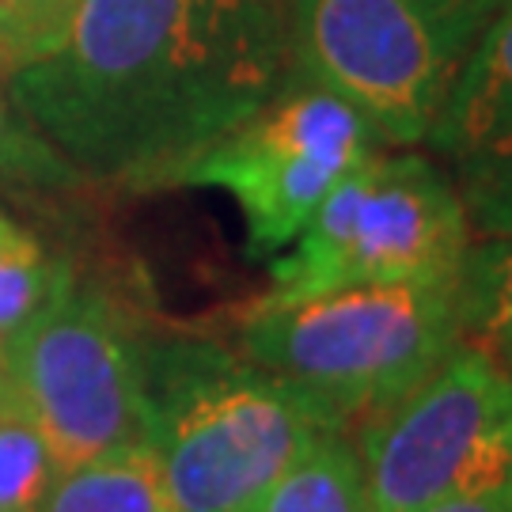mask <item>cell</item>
<instances>
[{
    "mask_svg": "<svg viewBox=\"0 0 512 512\" xmlns=\"http://www.w3.org/2000/svg\"><path fill=\"white\" fill-rule=\"evenodd\" d=\"M380 148L387 145L346 99L293 69L281 92L209 148L183 183L224 190L247 224L251 255L266 258L285 251L330 190Z\"/></svg>",
    "mask_w": 512,
    "mask_h": 512,
    "instance_id": "obj_8",
    "label": "cell"
},
{
    "mask_svg": "<svg viewBox=\"0 0 512 512\" xmlns=\"http://www.w3.org/2000/svg\"><path fill=\"white\" fill-rule=\"evenodd\" d=\"M0 247H4V251H27V247H38V243L19 228L16 220H8L0 213Z\"/></svg>",
    "mask_w": 512,
    "mask_h": 512,
    "instance_id": "obj_18",
    "label": "cell"
},
{
    "mask_svg": "<svg viewBox=\"0 0 512 512\" xmlns=\"http://www.w3.org/2000/svg\"><path fill=\"white\" fill-rule=\"evenodd\" d=\"M459 338V281H395L258 300L239 353L346 429L429 376Z\"/></svg>",
    "mask_w": 512,
    "mask_h": 512,
    "instance_id": "obj_2",
    "label": "cell"
},
{
    "mask_svg": "<svg viewBox=\"0 0 512 512\" xmlns=\"http://www.w3.org/2000/svg\"><path fill=\"white\" fill-rule=\"evenodd\" d=\"M38 512H175V505L160 459L141 440L61 471Z\"/></svg>",
    "mask_w": 512,
    "mask_h": 512,
    "instance_id": "obj_10",
    "label": "cell"
},
{
    "mask_svg": "<svg viewBox=\"0 0 512 512\" xmlns=\"http://www.w3.org/2000/svg\"><path fill=\"white\" fill-rule=\"evenodd\" d=\"M418 512H512V478L497 482V486H482V490H467V494H452L425 505Z\"/></svg>",
    "mask_w": 512,
    "mask_h": 512,
    "instance_id": "obj_17",
    "label": "cell"
},
{
    "mask_svg": "<svg viewBox=\"0 0 512 512\" xmlns=\"http://www.w3.org/2000/svg\"><path fill=\"white\" fill-rule=\"evenodd\" d=\"M80 175L12 103L0 76V183L31 186V190H61Z\"/></svg>",
    "mask_w": 512,
    "mask_h": 512,
    "instance_id": "obj_14",
    "label": "cell"
},
{
    "mask_svg": "<svg viewBox=\"0 0 512 512\" xmlns=\"http://www.w3.org/2000/svg\"><path fill=\"white\" fill-rule=\"evenodd\" d=\"M12 403V387H8V376H4V365H0V406Z\"/></svg>",
    "mask_w": 512,
    "mask_h": 512,
    "instance_id": "obj_19",
    "label": "cell"
},
{
    "mask_svg": "<svg viewBox=\"0 0 512 512\" xmlns=\"http://www.w3.org/2000/svg\"><path fill=\"white\" fill-rule=\"evenodd\" d=\"M323 429L296 391L205 342L148 349V448L175 512H243Z\"/></svg>",
    "mask_w": 512,
    "mask_h": 512,
    "instance_id": "obj_3",
    "label": "cell"
},
{
    "mask_svg": "<svg viewBox=\"0 0 512 512\" xmlns=\"http://www.w3.org/2000/svg\"><path fill=\"white\" fill-rule=\"evenodd\" d=\"M353 448L376 512H418L512 478V376L459 338L429 376L361 418Z\"/></svg>",
    "mask_w": 512,
    "mask_h": 512,
    "instance_id": "obj_7",
    "label": "cell"
},
{
    "mask_svg": "<svg viewBox=\"0 0 512 512\" xmlns=\"http://www.w3.org/2000/svg\"><path fill=\"white\" fill-rule=\"evenodd\" d=\"M73 285V274L46 258L38 247L4 251L0 247V346L38 311L50 308L57 296Z\"/></svg>",
    "mask_w": 512,
    "mask_h": 512,
    "instance_id": "obj_15",
    "label": "cell"
},
{
    "mask_svg": "<svg viewBox=\"0 0 512 512\" xmlns=\"http://www.w3.org/2000/svg\"><path fill=\"white\" fill-rule=\"evenodd\" d=\"M243 512H376L346 429H323Z\"/></svg>",
    "mask_w": 512,
    "mask_h": 512,
    "instance_id": "obj_11",
    "label": "cell"
},
{
    "mask_svg": "<svg viewBox=\"0 0 512 512\" xmlns=\"http://www.w3.org/2000/svg\"><path fill=\"white\" fill-rule=\"evenodd\" d=\"M459 334L512 376V236L471 243L459 274Z\"/></svg>",
    "mask_w": 512,
    "mask_h": 512,
    "instance_id": "obj_12",
    "label": "cell"
},
{
    "mask_svg": "<svg viewBox=\"0 0 512 512\" xmlns=\"http://www.w3.org/2000/svg\"><path fill=\"white\" fill-rule=\"evenodd\" d=\"M0 365L61 471L145 440L148 349L103 293L73 281L4 338Z\"/></svg>",
    "mask_w": 512,
    "mask_h": 512,
    "instance_id": "obj_6",
    "label": "cell"
},
{
    "mask_svg": "<svg viewBox=\"0 0 512 512\" xmlns=\"http://www.w3.org/2000/svg\"><path fill=\"white\" fill-rule=\"evenodd\" d=\"M289 76L285 0H80L4 88L80 179L152 190L183 183Z\"/></svg>",
    "mask_w": 512,
    "mask_h": 512,
    "instance_id": "obj_1",
    "label": "cell"
},
{
    "mask_svg": "<svg viewBox=\"0 0 512 512\" xmlns=\"http://www.w3.org/2000/svg\"><path fill=\"white\" fill-rule=\"evenodd\" d=\"M61 467L19 403L0 406V512H38Z\"/></svg>",
    "mask_w": 512,
    "mask_h": 512,
    "instance_id": "obj_13",
    "label": "cell"
},
{
    "mask_svg": "<svg viewBox=\"0 0 512 512\" xmlns=\"http://www.w3.org/2000/svg\"><path fill=\"white\" fill-rule=\"evenodd\" d=\"M471 236L444 167L410 148H380L277 251L262 300H300L349 285L459 281Z\"/></svg>",
    "mask_w": 512,
    "mask_h": 512,
    "instance_id": "obj_5",
    "label": "cell"
},
{
    "mask_svg": "<svg viewBox=\"0 0 512 512\" xmlns=\"http://www.w3.org/2000/svg\"><path fill=\"white\" fill-rule=\"evenodd\" d=\"M505 0H285L293 69L387 148L425 145L463 57Z\"/></svg>",
    "mask_w": 512,
    "mask_h": 512,
    "instance_id": "obj_4",
    "label": "cell"
},
{
    "mask_svg": "<svg viewBox=\"0 0 512 512\" xmlns=\"http://www.w3.org/2000/svg\"><path fill=\"white\" fill-rule=\"evenodd\" d=\"M425 145H433L478 239L512 236V0L478 31Z\"/></svg>",
    "mask_w": 512,
    "mask_h": 512,
    "instance_id": "obj_9",
    "label": "cell"
},
{
    "mask_svg": "<svg viewBox=\"0 0 512 512\" xmlns=\"http://www.w3.org/2000/svg\"><path fill=\"white\" fill-rule=\"evenodd\" d=\"M80 0H0V76L50 50Z\"/></svg>",
    "mask_w": 512,
    "mask_h": 512,
    "instance_id": "obj_16",
    "label": "cell"
}]
</instances>
